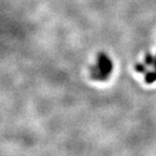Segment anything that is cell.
<instances>
[{
	"mask_svg": "<svg viewBox=\"0 0 156 156\" xmlns=\"http://www.w3.org/2000/svg\"><path fill=\"white\" fill-rule=\"evenodd\" d=\"M154 62H155V57H153L151 53L146 54V55H145V64L148 66H152L154 65Z\"/></svg>",
	"mask_w": 156,
	"mask_h": 156,
	"instance_id": "277c9868",
	"label": "cell"
},
{
	"mask_svg": "<svg viewBox=\"0 0 156 156\" xmlns=\"http://www.w3.org/2000/svg\"><path fill=\"white\" fill-rule=\"evenodd\" d=\"M135 70L139 73H147V67L145 66V64L143 63H136L135 65Z\"/></svg>",
	"mask_w": 156,
	"mask_h": 156,
	"instance_id": "5b68a950",
	"label": "cell"
},
{
	"mask_svg": "<svg viewBox=\"0 0 156 156\" xmlns=\"http://www.w3.org/2000/svg\"><path fill=\"white\" fill-rule=\"evenodd\" d=\"M156 81V69L151 72H147L145 73V82L147 84H152Z\"/></svg>",
	"mask_w": 156,
	"mask_h": 156,
	"instance_id": "3957f363",
	"label": "cell"
},
{
	"mask_svg": "<svg viewBox=\"0 0 156 156\" xmlns=\"http://www.w3.org/2000/svg\"><path fill=\"white\" fill-rule=\"evenodd\" d=\"M153 67L156 69V55H155V62H154V65H153Z\"/></svg>",
	"mask_w": 156,
	"mask_h": 156,
	"instance_id": "8992f818",
	"label": "cell"
},
{
	"mask_svg": "<svg viewBox=\"0 0 156 156\" xmlns=\"http://www.w3.org/2000/svg\"><path fill=\"white\" fill-rule=\"evenodd\" d=\"M90 77L92 78L93 80H95V81H102L103 82V81H106L107 80V78L101 72H100L97 64L91 65L90 67Z\"/></svg>",
	"mask_w": 156,
	"mask_h": 156,
	"instance_id": "7a4b0ae2",
	"label": "cell"
},
{
	"mask_svg": "<svg viewBox=\"0 0 156 156\" xmlns=\"http://www.w3.org/2000/svg\"><path fill=\"white\" fill-rule=\"evenodd\" d=\"M97 66L101 72L107 79L110 76L111 73H112L113 70V63L111 61V59L109 58L108 55L105 53H99L97 55Z\"/></svg>",
	"mask_w": 156,
	"mask_h": 156,
	"instance_id": "6da1fadb",
	"label": "cell"
}]
</instances>
